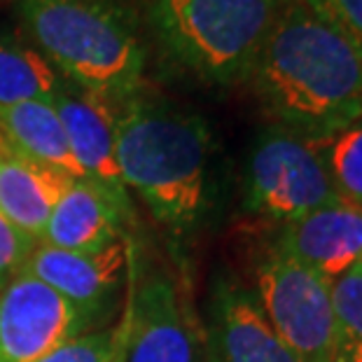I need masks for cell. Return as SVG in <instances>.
Instances as JSON below:
<instances>
[{"instance_id":"cell-1","label":"cell","mask_w":362,"mask_h":362,"mask_svg":"<svg viewBox=\"0 0 362 362\" xmlns=\"http://www.w3.org/2000/svg\"><path fill=\"white\" fill-rule=\"evenodd\" d=\"M245 80L297 134L332 138L362 117V45L306 0H279Z\"/></svg>"},{"instance_id":"cell-2","label":"cell","mask_w":362,"mask_h":362,"mask_svg":"<svg viewBox=\"0 0 362 362\" xmlns=\"http://www.w3.org/2000/svg\"><path fill=\"white\" fill-rule=\"evenodd\" d=\"M115 105V157L124 187L143 199L164 227L185 234L208 197L211 131L180 107L131 96Z\"/></svg>"},{"instance_id":"cell-3","label":"cell","mask_w":362,"mask_h":362,"mask_svg":"<svg viewBox=\"0 0 362 362\" xmlns=\"http://www.w3.org/2000/svg\"><path fill=\"white\" fill-rule=\"evenodd\" d=\"M33 47L66 82L110 103L138 96L145 52L141 30L117 0H17Z\"/></svg>"},{"instance_id":"cell-4","label":"cell","mask_w":362,"mask_h":362,"mask_svg":"<svg viewBox=\"0 0 362 362\" xmlns=\"http://www.w3.org/2000/svg\"><path fill=\"white\" fill-rule=\"evenodd\" d=\"M276 10L279 0H152L148 17L175 66L225 87L248 78Z\"/></svg>"},{"instance_id":"cell-5","label":"cell","mask_w":362,"mask_h":362,"mask_svg":"<svg viewBox=\"0 0 362 362\" xmlns=\"http://www.w3.org/2000/svg\"><path fill=\"white\" fill-rule=\"evenodd\" d=\"M327 141L274 124L262 131L248 161L245 208L288 225L341 202L327 166Z\"/></svg>"},{"instance_id":"cell-6","label":"cell","mask_w":362,"mask_h":362,"mask_svg":"<svg viewBox=\"0 0 362 362\" xmlns=\"http://www.w3.org/2000/svg\"><path fill=\"white\" fill-rule=\"evenodd\" d=\"M255 299L299 362H337L332 281L274 243L255 264Z\"/></svg>"},{"instance_id":"cell-7","label":"cell","mask_w":362,"mask_h":362,"mask_svg":"<svg viewBox=\"0 0 362 362\" xmlns=\"http://www.w3.org/2000/svg\"><path fill=\"white\" fill-rule=\"evenodd\" d=\"M91 322L57 290L19 272L0 290V362H37L84 334Z\"/></svg>"},{"instance_id":"cell-8","label":"cell","mask_w":362,"mask_h":362,"mask_svg":"<svg viewBox=\"0 0 362 362\" xmlns=\"http://www.w3.org/2000/svg\"><path fill=\"white\" fill-rule=\"evenodd\" d=\"M52 103L66 129L68 145L82 168L84 180L96 182L129 211V189L122 182L115 157V105L71 82H64Z\"/></svg>"},{"instance_id":"cell-9","label":"cell","mask_w":362,"mask_h":362,"mask_svg":"<svg viewBox=\"0 0 362 362\" xmlns=\"http://www.w3.org/2000/svg\"><path fill=\"white\" fill-rule=\"evenodd\" d=\"M21 272L49 285L96 320L124 279L127 248L122 241L98 252H68L52 245H35Z\"/></svg>"},{"instance_id":"cell-10","label":"cell","mask_w":362,"mask_h":362,"mask_svg":"<svg viewBox=\"0 0 362 362\" xmlns=\"http://www.w3.org/2000/svg\"><path fill=\"white\" fill-rule=\"evenodd\" d=\"M122 356L124 362H194V341L168 276L155 274L138 285Z\"/></svg>"},{"instance_id":"cell-11","label":"cell","mask_w":362,"mask_h":362,"mask_svg":"<svg viewBox=\"0 0 362 362\" xmlns=\"http://www.w3.org/2000/svg\"><path fill=\"white\" fill-rule=\"evenodd\" d=\"M276 245L334 281L362 259V206L337 202L283 225Z\"/></svg>"},{"instance_id":"cell-12","label":"cell","mask_w":362,"mask_h":362,"mask_svg":"<svg viewBox=\"0 0 362 362\" xmlns=\"http://www.w3.org/2000/svg\"><path fill=\"white\" fill-rule=\"evenodd\" d=\"M127 215V208L96 182L73 180L54 206L40 241L68 252H98L119 241Z\"/></svg>"},{"instance_id":"cell-13","label":"cell","mask_w":362,"mask_h":362,"mask_svg":"<svg viewBox=\"0 0 362 362\" xmlns=\"http://www.w3.org/2000/svg\"><path fill=\"white\" fill-rule=\"evenodd\" d=\"M213 332L220 362H299L276 334L252 292L220 285L213 302Z\"/></svg>"},{"instance_id":"cell-14","label":"cell","mask_w":362,"mask_h":362,"mask_svg":"<svg viewBox=\"0 0 362 362\" xmlns=\"http://www.w3.org/2000/svg\"><path fill=\"white\" fill-rule=\"evenodd\" d=\"M73 180L21 157L0 138V213L33 241H40L54 206Z\"/></svg>"},{"instance_id":"cell-15","label":"cell","mask_w":362,"mask_h":362,"mask_svg":"<svg viewBox=\"0 0 362 362\" xmlns=\"http://www.w3.org/2000/svg\"><path fill=\"white\" fill-rule=\"evenodd\" d=\"M0 138L21 157L71 178H84L52 101L0 105Z\"/></svg>"},{"instance_id":"cell-16","label":"cell","mask_w":362,"mask_h":362,"mask_svg":"<svg viewBox=\"0 0 362 362\" xmlns=\"http://www.w3.org/2000/svg\"><path fill=\"white\" fill-rule=\"evenodd\" d=\"M64 82L35 47L10 33H0V105L52 101Z\"/></svg>"},{"instance_id":"cell-17","label":"cell","mask_w":362,"mask_h":362,"mask_svg":"<svg viewBox=\"0 0 362 362\" xmlns=\"http://www.w3.org/2000/svg\"><path fill=\"white\" fill-rule=\"evenodd\" d=\"M337 362L362 353V267L360 262L332 281Z\"/></svg>"},{"instance_id":"cell-18","label":"cell","mask_w":362,"mask_h":362,"mask_svg":"<svg viewBox=\"0 0 362 362\" xmlns=\"http://www.w3.org/2000/svg\"><path fill=\"white\" fill-rule=\"evenodd\" d=\"M327 166L339 197L362 204V117L327 141Z\"/></svg>"},{"instance_id":"cell-19","label":"cell","mask_w":362,"mask_h":362,"mask_svg":"<svg viewBox=\"0 0 362 362\" xmlns=\"http://www.w3.org/2000/svg\"><path fill=\"white\" fill-rule=\"evenodd\" d=\"M127 344V325L119 329L84 332L61 344L37 362H119Z\"/></svg>"},{"instance_id":"cell-20","label":"cell","mask_w":362,"mask_h":362,"mask_svg":"<svg viewBox=\"0 0 362 362\" xmlns=\"http://www.w3.org/2000/svg\"><path fill=\"white\" fill-rule=\"evenodd\" d=\"M37 241L17 229L0 213V290L24 269Z\"/></svg>"},{"instance_id":"cell-21","label":"cell","mask_w":362,"mask_h":362,"mask_svg":"<svg viewBox=\"0 0 362 362\" xmlns=\"http://www.w3.org/2000/svg\"><path fill=\"white\" fill-rule=\"evenodd\" d=\"M362 45V0H306Z\"/></svg>"},{"instance_id":"cell-22","label":"cell","mask_w":362,"mask_h":362,"mask_svg":"<svg viewBox=\"0 0 362 362\" xmlns=\"http://www.w3.org/2000/svg\"><path fill=\"white\" fill-rule=\"evenodd\" d=\"M341 362H362V353H356V356H351V358H346Z\"/></svg>"},{"instance_id":"cell-23","label":"cell","mask_w":362,"mask_h":362,"mask_svg":"<svg viewBox=\"0 0 362 362\" xmlns=\"http://www.w3.org/2000/svg\"><path fill=\"white\" fill-rule=\"evenodd\" d=\"M360 267H362V259H360Z\"/></svg>"},{"instance_id":"cell-24","label":"cell","mask_w":362,"mask_h":362,"mask_svg":"<svg viewBox=\"0 0 362 362\" xmlns=\"http://www.w3.org/2000/svg\"><path fill=\"white\" fill-rule=\"evenodd\" d=\"M360 206H362V204H360Z\"/></svg>"}]
</instances>
